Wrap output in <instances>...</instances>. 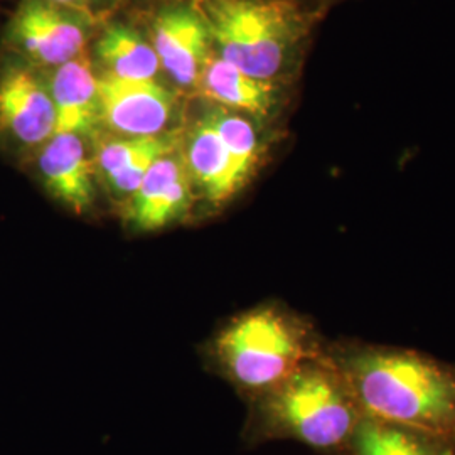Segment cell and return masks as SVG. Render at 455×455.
<instances>
[{
    "label": "cell",
    "mask_w": 455,
    "mask_h": 455,
    "mask_svg": "<svg viewBox=\"0 0 455 455\" xmlns=\"http://www.w3.org/2000/svg\"><path fill=\"white\" fill-rule=\"evenodd\" d=\"M51 97L56 108L54 133H80L90 131L100 114L98 80L90 61L76 56L56 69Z\"/></svg>",
    "instance_id": "obj_13"
},
{
    "label": "cell",
    "mask_w": 455,
    "mask_h": 455,
    "mask_svg": "<svg viewBox=\"0 0 455 455\" xmlns=\"http://www.w3.org/2000/svg\"><path fill=\"white\" fill-rule=\"evenodd\" d=\"M98 101L105 124L125 137H159L172 114V98L161 84L110 73L98 80Z\"/></svg>",
    "instance_id": "obj_8"
},
{
    "label": "cell",
    "mask_w": 455,
    "mask_h": 455,
    "mask_svg": "<svg viewBox=\"0 0 455 455\" xmlns=\"http://www.w3.org/2000/svg\"><path fill=\"white\" fill-rule=\"evenodd\" d=\"M54 2H60V4H65V5H82V4H86L88 0H54Z\"/></svg>",
    "instance_id": "obj_17"
},
{
    "label": "cell",
    "mask_w": 455,
    "mask_h": 455,
    "mask_svg": "<svg viewBox=\"0 0 455 455\" xmlns=\"http://www.w3.org/2000/svg\"><path fill=\"white\" fill-rule=\"evenodd\" d=\"M14 39L43 65H65L82 52L84 36L78 24L44 2L26 4L14 20Z\"/></svg>",
    "instance_id": "obj_10"
},
{
    "label": "cell",
    "mask_w": 455,
    "mask_h": 455,
    "mask_svg": "<svg viewBox=\"0 0 455 455\" xmlns=\"http://www.w3.org/2000/svg\"><path fill=\"white\" fill-rule=\"evenodd\" d=\"M361 420L356 396L327 347L250 402L244 437L251 443L295 440L323 454L342 455Z\"/></svg>",
    "instance_id": "obj_2"
},
{
    "label": "cell",
    "mask_w": 455,
    "mask_h": 455,
    "mask_svg": "<svg viewBox=\"0 0 455 455\" xmlns=\"http://www.w3.org/2000/svg\"><path fill=\"white\" fill-rule=\"evenodd\" d=\"M268 146L242 115L216 112L191 132L184 163L193 184L212 206H225L255 178Z\"/></svg>",
    "instance_id": "obj_5"
},
{
    "label": "cell",
    "mask_w": 455,
    "mask_h": 455,
    "mask_svg": "<svg viewBox=\"0 0 455 455\" xmlns=\"http://www.w3.org/2000/svg\"><path fill=\"white\" fill-rule=\"evenodd\" d=\"M100 54L105 65L110 68V75L124 80L148 82L161 66L156 49L120 28L105 34L100 43Z\"/></svg>",
    "instance_id": "obj_16"
},
{
    "label": "cell",
    "mask_w": 455,
    "mask_h": 455,
    "mask_svg": "<svg viewBox=\"0 0 455 455\" xmlns=\"http://www.w3.org/2000/svg\"><path fill=\"white\" fill-rule=\"evenodd\" d=\"M454 455H455V447H454Z\"/></svg>",
    "instance_id": "obj_18"
},
{
    "label": "cell",
    "mask_w": 455,
    "mask_h": 455,
    "mask_svg": "<svg viewBox=\"0 0 455 455\" xmlns=\"http://www.w3.org/2000/svg\"><path fill=\"white\" fill-rule=\"evenodd\" d=\"M197 9L221 58L265 82H275L302 31L287 0H199Z\"/></svg>",
    "instance_id": "obj_4"
},
{
    "label": "cell",
    "mask_w": 455,
    "mask_h": 455,
    "mask_svg": "<svg viewBox=\"0 0 455 455\" xmlns=\"http://www.w3.org/2000/svg\"><path fill=\"white\" fill-rule=\"evenodd\" d=\"M201 88L206 97L253 116H268L275 108V82L246 75L223 58H212L201 71Z\"/></svg>",
    "instance_id": "obj_14"
},
{
    "label": "cell",
    "mask_w": 455,
    "mask_h": 455,
    "mask_svg": "<svg viewBox=\"0 0 455 455\" xmlns=\"http://www.w3.org/2000/svg\"><path fill=\"white\" fill-rule=\"evenodd\" d=\"M363 417L455 445V366L417 349L329 344Z\"/></svg>",
    "instance_id": "obj_1"
},
{
    "label": "cell",
    "mask_w": 455,
    "mask_h": 455,
    "mask_svg": "<svg viewBox=\"0 0 455 455\" xmlns=\"http://www.w3.org/2000/svg\"><path fill=\"white\" fill-rule=\"evenodd\" d=\"M56 132V108L33 71L11 68L0 78V135L20 148L44 146Z\"/></svg>",
    "instance_id": "obj_7"
},
{
    "label": "cell",
    "mask_w": 455,
    "mask_h": 455,
    "mask_svg": "<svg viewBox=\"0 0 455 455\" xmlns=\"http://www.w3.org/2000/svg\"><path fill=\"white\" fill-rule=\"evenodd\" d=\"M327 347L306 315L265 302L229 319L214 336L212 355L228 381L253 402Z\"/></svg>",
    "instance_id": "obj_3"
},
{
    "label": "cell",
    "mask_w": 455,
    "mask_h": 455,
    "mask_svg": "<svg viewBox=\"0 0 455 455\" xmlns=\"http://www.w3.org/2000/svg\"><path fill=\"white\" fill-rule=\"evenodd\" d=\"M193 201V180L184 159L167 154L154 164L127 201L125 221L135 231H161L186 218Z\"/></svg>",
    "instance_id": "obj_6"
},
{
    "label": "cell",
    "mask_w": 455,
    "mask_h": 455,
    "mask_svg": "<svg viewBox=\"0 0 455 455\" xmlns=\"http://www.w3.org/2000/svg\"><path fill=\"white\" fill-rule=\"evenodd\" d=\"M37 171L49 195L75 214L95 203V167L80 133H54L39 148Z\"/></svg>",
    "instance_id": "obj_9"
},
{
    "label": "cell",
    "mask_w": 455,
    "mask_h": 455,
    "mask_svg": "<svg viewBox=\"0 0 455 455\" xmlns=\"http://www.w3.org/2000/svg\"><path fill=\"white\" fill-rule=\"evenodd\" d=\"M452 443L363 417L342 455H454Z\"/></svg>",
    "instance_id": "obj_15"
},
{
    "label": "cell",
    "mask_w": 455,
    "mask_h": 455,
    "mask_svg": "<svg viewBox=\"0 0 455 455\" xmlns=\"http://www.w3.org/2000/svg\"><path fill=\"white\" fill-rule=\"evenodd\" d=\"M172 150L174 140L164 135L114 139L100 146L95 163L115 195L131 199L148 169Z\"/></svg>",
    "instance_id": "obj_12"
},
{
    "label": "cell",
    "mask_w": 455,
    "mask_h": 455,
    "mask_svg": "<svg viewBox=\"0 0 455 455\" xmlns=\"http://www.w3.org/2000/svg\"><path fill=\"white\" fill-rule=\"evenodd\" d=\"M208 29L189 11H169L156 24V52L159 63L180 84L189 86L201 76L206 56Z\"/></svg>",
    "instance_id": "obj_11"
}]
</instances>
